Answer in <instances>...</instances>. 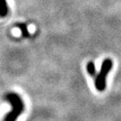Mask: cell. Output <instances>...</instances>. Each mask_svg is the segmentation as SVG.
I'll return each instance as SVG.
<instances>
[{"label": "cell", "instance_id": "obj_2", "mask_svg": "<svg viewBox=\"0 0 121 121\" xmlns=\"http://www.w3.org/2000/svg\"><path fill=\"white\" fill-rule=\"evenodd\" d=\"M113 62L112 60L109 58H107L103 61L101 69L97 75L96 79H95V87L96 89L98 91H104L106 87V78L109 72L111 71Z\"/></svg>", "mask_w": 121, "mask_h": 121}, {"label": "cell", "instance_id": "obj_1", "mask_svg": "<svg viewBox=\"0 0 121 121\" xmlns=\"http://www.w3.org/2000/svg\"><path fill=\"white\" fill-rule=\"evenodd\" d=\"M6 99L11 104L12 110L6 115L4 121H15L24 110V104L21 98L14 93H8Z\"/></svg>", "mask_w": 121, "mask_h": 121}, {"label": "cell", "instance_id": "obj_5", "mask_svg": "<svg viewBox=\"0 0 121 121\" xmlns=\"http://www.w3.org/2000/svg\"><path fill=\"white\" fill-rule=\"evenodd\" d=\"M18 27H19V30H21L23 35L25 36V37L29 36V31H28V29H27L26 25H24V24H19V25H18Z\"/></svg>", "mask_w": 121, "mask_h": 121}, {"label": "cell", "instance_id": "obj_3", "mask_svg": "<svg viewBox=\"0 0 121 121\" xmlns=\"http://www.w3.org/2000/svg\"><path fill=\"white\" fill-rule=\"evenodd\" d=\"M8 4L6 0H0V17H5L8 13Z\"/></svg>", "mask_w": 121, "mask_h": 121}, {"label": "cell", "instance_id": "obj_4", "mask_svg": "<svg viewBox=\"0 0 121 121\" xmlns=\"http://www.w3.org/2000/svg\"><path fill=\"white\" fill-rule=\"evenodd\" d=\"M87 71L92 77H94L96 75V68L93 61H89L87 64Z\"/></svg>", "mask_w": 121, "mask_h": 121}]
</instances>
